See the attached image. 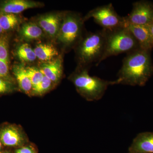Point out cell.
Returning a JSON list of instances; mask_svg holds the SVG:
<instances>
[{
  "label": "cell",
  "mask_w": 153,
  "mask_h": 153,
  "mask_svg": "<svg viewBox=\"0 0 153 153\" xmlns=\"http://www.w3.org/2000/svg\"><path fill=\"white\" fill-rule=\"evenodd\" d=\"M153 75L151 51L140 49L127 54L116 80L117 84L143 86Z\"/></svg>",
  "instance_id": "obj_1"
},
{
  "label": "cell",
  "mask_w": 153,
  "mask_h": 153,
  "mask_svg": "<svg viewBox=\"0 0 153 153\" xmlns=\"http://www.w3.org/2000/svg\"><path fill=\"white\" fill-rule=\"evenodd\" d=\"M68 78L73 82L77 92L88 101L100 100L109 85L117 84L116 80L108 81L90 76L88 67L78 66Z\"/></svg>",
  "instance_id": "obj_2"
},
{
  "label": "cell",
  "mask_w": 153,
  "mask_h": 153,
  "mask_svg": "<svg viewBox=\"0 0 153 153\" xmlns=\"http://www.w3.org/2000/svg\"><path fill=\"white\" fill-rule=\"evenodd\" d=\"M105 45V32L103 29L85 34L75 47L78 66L88 67L94 62L98 66Z\"/></svg>",
  "instance_id": "obj_3"
},
{
  "label": "cell",
  "mask_w": 153,
  "mask_h": 153,
  "mask_svg": "<svg viewBox=\"0 0 153 153\" xmlns=\"http://www.w3.org/2000/svg\"><path fill=\"white\" fill-rule=\"evenodd\" d=\"M105 45L104 54L100 63L108 57L140 49L136 39L127 28L119 27L105 30Z\"/></svg>",
  "instance_id": "obj_4"
},
{
  "label": "cell",
  "mask_w": 153,
  "mask_h": 153,
  "mask_svg": "<svg viewBox=\"0 0 153 153\" xmlns=\"http://www.w3.org/2000/svg\"><path fill=\"white\" fill-rule=\"evenodd\" d=\"M83 18L79 14L65 12L56 39L66 50L76 47L83 35Z\"/></svg>",
  "instance_id": "obj_5"
},
{
  "label": "cell",
  "mask_w": 153,
  "mask_h": 153,
  "mask_svg": "<svg viewBox=\"0 0 153 153\" xmlns=\"http://www.w3.org/2000/svg\"><path fill=\"white\" fill-rule=\"evenodd\" d=\"M90 18H93L103 30H111L124 27L125 24L124 17L120 16L117 13L111 3L91 10L83 17V21L85 22Z\"/></svg>",
  "instance_id": "obj_6"
},
{
  "label": "cell",
  "mask_w": 153,
  "mask_h": 153,
  "mask_svg": "<svg viewBox=\"0 0 153 153\" xmlns=\"http://www.w3.org/2000/svg\"><path fill=\"white\" fill-rule=\"evenodd\" d=\"M124 19L126 23L132 25H150L153 23V2L146 0L135 2L131 12Z\"/></svg>",
  "instance_id": "obj_7"
},
{
  "label": "cell",
  "mask_w": 153,
  "mask_h": 153,
  "mask_svg": "<svg viewBox=\"0 0 153 153\" xmlns=\"http://www.w3.org/2000/svg\"><path fill=\"white\" fill-rule=\"evenodd\" d=\"M0 141L6 146L18 148L27 144V139L20 127L9 125L0 129Z\"/></svg>",
  "instance_id": "obj_8"
},
{
  "label": "cell",
  "mask_w": 153,
  "mask_h": 153,
  "mask_svg": "<svg viewBox=\"0 0 153 153\" xmlns=\"http://www.w3.org/2000/svg\"><path fill=\"white\" fill-rule=\"evenodd\" d=\"M64 13H50L40 16L37 24L52 38H56L62 22Z\"/></svg>",
  "instance_id": "obj_9"
},
{
  "label": "cell",
  "mask_w": 153,
  "mask_h": 153,
  "mask_svg": "<svg viewBox=\"0 0 153 153\" xmlns=\"http://www.w3.org/2000/svg\"><path fill=\"white\" fill-rule=\"evenodd\" d=\"M43 3L28 0H8L0 4V14H17L29 9L40 7Z\"/></svg>",
  "instance_id": "obj_10"
},
{
  "label": "cell",
  "mask_w": 153,
  "mask_h": 153,
  "mask_svg": "<svg viewBox=\"0 0 153 153\" xmlns=\"http://www.w3.org/2000/svg\"><path fill=\"white\" fill-rule=\"evenodd\" d=\"M124 26L133 35L141 49L152 51L153 48V43L147 26L132 25L125 22Z\"/></svg>",
  "instance_id": "obj_11"
},
{
  "label": "cell",
  "mask_w": 153,
  "mask_h": 153,
  "mask_svg": "<svg viewBox=\"0 0 153 153\" xmlns=\"http://www.w3.org/2000/svg\"><path fill=\"white\" fill-rule=\"evenodd\" d=\"M39 68L44 76L55 84L59 82L63 76V61L61 57L55 58L49 62H43Z\"/></svg>",
  "instance_id": "obj_12"
},
{
  "label": "cell",
  "mask_w": 153,
  "mask_h": 153,
  "mask_svg": "<svg viewBox=\"0 0 153 153\" xmlns=\"http://www.w3.org/2000/svg\"><path fill=\"white\" fill-rule=\"evenodd\" d=\"M129 151L140 153H153V132H145L134 139Z\"/></svg>",
  "instance_id": "obj_13"
},
{
  "label": "cell",
  "mask_w": 153,
  "mask_h": 153,
  "mask_svg": "<svg viewBox=\"0 0 153 153\" xmlns=\"http://www.w3.org/2000/svg\"><path fill=\"white\" fill-rule=\"evenodd\" d=\"M13 73L18 82L19 88L23 92L31 95L33 85L23 64L15 65L13 67Z\"/></svg>",
  "instance_id": "obj_14"
},
{
  "label": "cell",
  "mask_w": 153,
  "mask_h": 153,
  "mask_svg": "<svg viewBox=\"0 0 153 153\" xmlns=\"http://www.w3.org/2000/svg\"><path fill=\"white\" fill-rule=\"evenodd\" d=\"M34 52L36 57L43 62H49L59 54L57 49L53 45L48 44H41L37 45Z\"/></svg>",
  "instance_id": "obj_15"
},
{
  "label": "cell",
  "mask_w": 153,
  "mask_h": 153,
  "mask_svg": "<svg viewBox=\"0 0 153 153\" xmlns=\"http://www.w3.org/2000/svg\"><path fill=\"white\" fill-rule=\"evenodd\" d=\"M20 34L25 40L32 41L41 38L43 35V31L37 23L30 22L22 25Z\"/></svg>",
  "instance_id": "obj_16"
},
{
  "label": "cell",
  "mask_w": 153,
  "mask_h": 153,
  "mask_svg": "<svg viewBox=\"0 0 153 153\" xmlns=\"http://www.w3.org/2000/svg\"><path fill=\"white\" fill-rule=\"evenodd\" d=\"M20 19L16 14H0V25L4 31H9L17 27Z\"/></svg>",
  "instance_id": "obj_17"
},
{
  "label": "cell",
  "mask_w": 153,
  "mask_h": 153,
  "mask_svg": "<svg viewBox=\"0 0 153 153\" xmlns=\"http://www.w3.org/2000/svg\"><path fill=\"white\" fill-rule=\"evenodd\" d=\"M16 54L19 59L24 62H33L37 58L34 49L27 43L22 44L18 47Z\"/></svg>",
  "instance_id": "obj_18"
},
{
  "label": "cell",
  "mask_w": 153,
  "mask_h": 153,
  "mask_svg": "<svg viewBox=\"0 0 153 153\" xmlns=\"http://www.w3.org/2000/svg\"><path fill=\"white\" fill-rule=\"evenodd\" d=\"M54 83L50 79L44 76L43 79L35 86H33L31 95L41 96L44 95L54 87Z\"/></svg>",
  "instance_id": "obj_19"
},
{
  "label": "cell",
  "mask_w": 153,
  "mask_h": 153,
  "mask_svg": "<svg viewBox=\"0 0 153 153\" xmlns=\"http://www.w3.org/2000/svg\"><path fill=\"white\" fill-rule=\"evenodd\" d=\"M25 68L27 74L32 82L33 87L38 84L44 78V74L39 68L35 66H28L25 67Z\"/></svg>",
  "instance_id": "obj_20"
},
{
  "label": "cell",
  "mask_w": 153,
  "mask_h": 153,
  "mask_svg": "<svg viewBox=\"0 0 153 153\" xmlns=\"http://www.w3.org/2000/svg\"><path fill=\"white\" fill-rule=\"evenodd\" d=\"M15 85L10 80L0 78V94L12 92L15 90Z\"/></svg>",
  "instance_id": "obj_21"
},
{
  "label": "cell",
  "mask_w": 153,
  "mask_h": 153,
  "mask_svg": "<svg viewBox=\"0 0 153 153\" xmlns=\"http://www.w3.org/2000/svg\"><path fill=\"white\" fill-rule=\"evenodd\" d=\"M0 60L9 62V52L7 43V41L0 38Z\"/></svg>",
  "instance_id": "obj_22"
},
{
  "label": "cell",
  "mask_w": 153,
  "mask_h": 153,
  "mask_svg": "<svg viewBox=\"0 0 153 153\" xmlns=\"http://www.w3.org/2000/svg\"><path fill=\"white\" fill-rule=\"evenodd\" d=\"M8 64L5 61L0 60V78L10 80Z\"/></svg>",
  "instance_id": "obj_23"
},
{
  "label": "cell",
  "mask_w": 153,
  "mask_h": 153,
  "mask_svg": "<svg viewBox=\"0 0 153 153\" xmlns=\"http://www.w3.org/2000/svg\"><path fill=\"white\" fill-rule=\"evenodd\" d=\"M15 153H38V150L34 145L26 144L17 148Z\"/></svg>",
  "instance_id": "obj_24"
},
{
  "label": "cell",
  "mask_w": 153,
  "mask_h": 153,
  "mask_svg": "<svg viewBox=\"0 0 153 153\" xmlns=\"http://www.w3.org/2000/svg\"><path fill=\"white\" fill-rule=\"evenodd\" d=\"M148 28L149 30L150 33L151 37H152V40L153 43V23L150 25H148Z\"/></svg>",
  "instance_id": "obj_25"
},
{
  "label": "cell",
  "mask_w": 153,
  "mask_h": 153,
  "mask_svg": "<svg viewBox=\"0 0 153 153\" xmlns=\"http://www.w3.org/2000/svg\"><path fill=\"white\" fill-rule=\"evenodd\" d=\"M4 32V31L3 30L2 28L1 27V25H0V34Z\"/></svg>",
  "instance_id": "obj_26"
},
{
  "label": "cell",
  "mask_w": 153,
  "mask_h": 153,
  "mask_svg": "<svg viewBox=\"0 0 153 153\" xmlns=\"http://www.w3.org/2000/svg\"><path fill=\"white\" fill-rule=\"evenodd\" d=\"M2 148V143H1L0 141V153H1V149Z\"/></svg>",
  "instance_id": "obj_27"
},
{
  "label": "cell",
  "mask_w": 153,
  "mask_h": 153,
  "mask_svg": "<svg viewBox=\"0 0 153 153\" xmlns=\"http://www.w3.org/2000/svg\"><path fill=\"white\" fill-rule=\"evenodd\" d=\"M129 153H140L136 152H131V151H129Z\"/></svg>",
  "instance_id": "obj_28"
},
{
  "label": "cell",
  "mask_w": 153,
  "mask_h": 153,
  "mask_svg": "<svg viewBox=\"0 0 153 153\" xmlns=\"http://www.w3.org/2000/svg\"><path fill=\"white\" fill-rule=\"evenodd\" d=\"M1 153H9V152H4Z\"/></svg>",
  "instance_id": "obj_29"
}]
</instances>
